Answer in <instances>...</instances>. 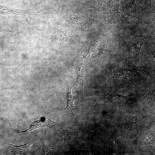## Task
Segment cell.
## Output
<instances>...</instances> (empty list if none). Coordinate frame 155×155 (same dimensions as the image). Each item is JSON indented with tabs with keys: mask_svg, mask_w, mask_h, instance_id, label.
Instances as JSON below:
<instances>
[{
	"mask_svg": "<svg viewBox=\"0 0 155 155\" xmlns=\"http://www.w3.org/2000/svg\"><path fill=\"white\" fill-rule=\"evenodd\" d=\"M46 126L49 127L57 135L61 136L63 134V131L62 128L55 123L52 121L51 119L48 121Z\"/></svg>",
	"mask_w": 155,
	"mask_h": 155,
	"instance_id": "12",
	"label": "cell"
},
{
	"mask_svg": "<svg viewBox=\"0 0 155 155\" xmlns=\"http://www.w3.org/2000/svg\"><path fill=\"white\" fill-rule=\"evenodd\" d=\"M102 40V38L98 36L92 38L86 46L84 50V58L86 57L91 53L95 51L99 42Z\"/></svg>",
	"mask_w": 155,
	"mask_h": 155,
	"instance_id": "8",
	"label": "cell"
},
{
	"mask_svg": "<svg viewBox=\"0 0 155 155\" xmlns=\"http://www.w3.org/2000/svg\"><path fill=\"white\" fill-rule=\"evenodd\" d=\"M76 72L77 75L76 80L73 86H76L82 89L87 73V68L85 66L82 57H78L77 59Z\"/></svg>",
	"mask_w": 155,
	"mask_h": 155,
	"instance_id": "4",
	"label": "cell"
},
{
	"mask_svg": "<svg viewBox=\"0 0 155 155\" xmlns=\"http://www.w3.org/2000/svg\"><path fill=\"white\" fill-rule=\"evenodd\" d=\"M66 85L67 87V105L64 109L60 113H68L74 116L78 115L79 113L78 108L75 107L74 105L73 102L76 98L73 95L71 92V89L73 86H70L67 82Z\"/></svg>",
	"mask_w": 155,
	"mask_h": 155,
	"instance_id": "6",
	"label": "cell"
},
{
	"mask_svg": "<svg viewBox=\"0 0 155 155\" xmlns=\"http://www.w3.org/2000/svg\"><path fill=\"white\" fill-rule=\"evenodd\" d=\"M99 52L95 55L92 57V59L96 58L97 62H100L105 59L107 56L108 53V43L107 42H104L102 47L99 50Z\"/></svg>",
	"mask_w": 155,
	"mask_h": 155,
	"instance_id": "11",
	"label": "cell"
},
{
	"mask_svg": "<svg viewBox=\"0 0 155 155\" xmlns=\"http://www.w3.org/2000/svg\"><path fill=\"white\" fill-rule=\"evenodd\" d=\"M130 70L125 69H124L118 70L117 71L113 72V75L114 77L116 78H120L126 79H130L132 78L133 76L135 75L134 71L132 70L131 71Z\"/></svg>",
	"mask_w": 155,
	"mask_h": 155,
	"instance_id": "9",
	"label": "cell"
},
{
	"mask_svg": "<svg viewBox=\"0 0 155 155\" xmlns=\"http://www.w3.org/2000/svg\"><path fill=\"white\" fill-rule=\"evenodd\" d=\"M54 35L62 46H69L72 44V41L67 33L59 24H56L53 27Z\"/></svg>",
	"mask_w": 155,
	"mask_h": 155,
	"instance_id": "5",
	"label": "cell"
},
{
	"mask_svg": "<svg viewBox=\"0 0 155 155\" xmlns=\"http://www.w3.org/2000/svg\"><path fill=\"white\" fill-rule=\"evenodd\" d=\"M113 5L110 9L111 13L109 25L110 27L116 29H123L125 30L131 25L133 20H131L123 13L119 10V2L114 1Z\"/></svg>",
	"mask_w": 155,
	"mask_h": 155,
	"instance_id": "2",
	"label": "cell"
},
{
	"mask_svg": "<svg viewBox=\"0 0 155 155\" xmlns=\"http://www.w3.org/2000/svg\"><path fill=\"white\" fill-rule=\"evenodd\" d=\"M125 0H114V1H117L119 2L120 1H125Z\"/></svg>",
	"mask_w": 155,
	"mask_h": 155,
	"instance_id": "13",
	"label": "cell"
},
{
	"mask_svg": "<svg viewBox=\"0 0 155 155\" xmlns=\"http://www.w3.org/2000/svg\"><path fill=\"white\" fill-rule=\"evenodd\" d=\"M125 33V32L120 36L124 52L130 59L138 63L140 51L145 41V38L141 36L129 38L126 36Z\"/></svg>",
	"mask_w": 155,
	"mask_h": 155,
	"instance_id": "1",
	"label": "cell"
},
{
	"mask_svg": "<svg viewBox=\"0 0 155 155\" xmlns=\"http://www.w3.org/2000/svg\"><path fill=\"white\" fill-rule=\"evenodd\" d=\"M114 0H92L85 2V5L95 10H110Z\"/></svg>",
	"mask_w": 155,
	"mask_h": 155,
	"instance_id": "7",
	"label": "cell"
},
{
	"mask_svg": "<svg viewBox=\"0 0 155 155\" xmlns=\"http://www.w3.org/2000/svg\"><path fill=\"white\" fill-rule=\"evenodd\" d=\"M65 16L68 21L75 30L82 31L89 29L90 26L86 22L77 16L74 12L67 13Z\"/></svg>",
	"mask_w": 155,
	"mask_h": 155,
	"instance_id": "3",
	"label": "cell"
},
{
	"mask_svg": "<svg viewBox=\"0 0 155 155\" xmlns=\"http://www.w3.org/2000/svg\"><path fill=\"white\" fill-rule=\"evenodd\" d=\"M34 141L32 140L25 144L19 146H15L9 144L11 148L13 151L17 153L25 154L28 151L30 146Z\"/></svg>",
	"mask_w": 155,
	"mask_h": 155,
	"instance_id": "10",
	"label": "cell"
}]
</instances>
